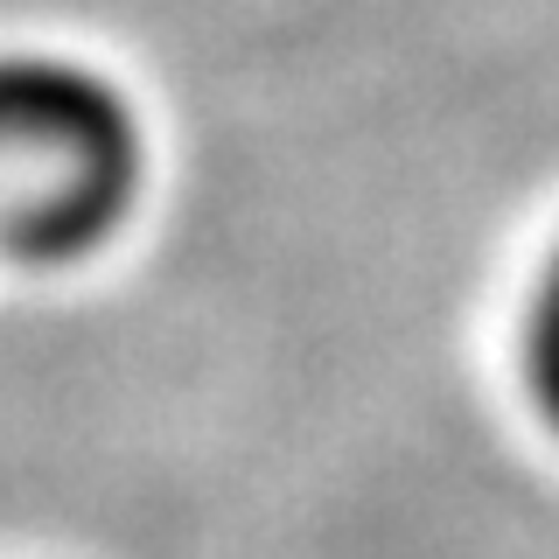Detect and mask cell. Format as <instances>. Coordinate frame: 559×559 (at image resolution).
Wrapping results in <instances>:
<instances>
[{"mask_svg": "<svg viewBox=\"0 0 559 559\" xmlns=\"http://www.w3.org/2000/svg\"><path fill=\"white\" fill-rule=\"evenodd\" d=\"M140 189L133 105L70 57H0V245L78 259L119 231Z\"/></svg>", "mask_w": 559, "mask_h": 559, "instance_id": "6da1fadb", "label": "cell"}, {"mask_svg": "<svg viewBox=\"0 0 559 559\" xmlns=\"http://www.w3.org/2000/svg\"><path fill=\"white\" fill-rule=\"evenodd\" d=\"M524 371H532V399L559 427V252L532 294V314H524Z\"/></svg>", "mask_w": 559, "mask_h": 559, "instance_id": "7a4b0ae2", "label": "cell"}]
</instances>
